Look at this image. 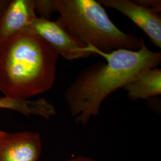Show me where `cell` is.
I'll list each match as a JSON object with an SVG mask.
<instances>
[{
	"label": "cell",
	"mask_w": 161,
	"mask_h": 161,
	"mask_svg": "<svg viewBox=\"0 0 161 161\" xmlns=\"http://www.w3.org/2000/svg\"><path fill=\"white\" fill-rule=\"evenodd\" d=\"M64 161H99L86 156H78Z\"/></svg>",
	"instance_id": "cell-12"
},
{
	"label": "cell",
	"mask_w": 161,
	"mask_h": 161,
	"mask_svg": "<svg viewBox=\"0 0 161 161\" xmlns=\"http://www.w3.org/2000/svg\"><path fill=\"white\" fill-rule=\"evenodd\" d=\"M30 31L39 36L58 56L68 60L88 58L92 55L88 51V47L82 45L57 21L36 17L32 22Z\"/></svg>",
	"instance_id": "cell-4"
},
{
	"label": "cell",
	"mask_w": 161,
	"mask_h": 161,
	"mask_svg": "<svg viewBox=\"0 0 161 161\" xmlns=\"http://www.w3.org/2000/svg\"><path fill=\"white\" fill-rule=\"evenodd\" d=\"M0 109L16 111L26 116L35 115L47 119L56 114L54 105L43 98L29 100L0 97Z\"/></svg>",
	"instance_id": "cell-9"
},
{
	"label": "cell",
	"mask_w": 161,
	"mask_h": 161,
	"mask_svg": "<svg viewBox=\"0 0 161 161\" xmlns=\"http://www.w3.org/2000/svg\"><path fill=\"white\" fill-rule=\"evenodd\" d=\"M0 14H1V13H0Z\"/></svg>",
	"instance_id": "cell-15"
},
{
	"label": "cell",
	"mask_w": 161,
	"mask_h": 161,
	"mask_svg": "<svg viewBox=\"0 0 161 161\" xmlns=\"http://www.w3.org/2000/svg\"><path fill=\"white\" fill-rule=\"evenodd\" d=\"M123 88L132 101L161 95V70L158 68L143 70Z\"/></svg>",
	"instance_id": "cell-8"
},
{
	"label": "cell",
	"mask_w": 161,
	"mask_h": 161,
	"mask_svg": "<svg viewBox=\"0 0 161 161\" xmlns=\"http://www.w3.org/2000/svg\"><path fill=\"white\" fill-rule=\"evenodd\" d=\"M88 48L92 54L100 55L106 62L82 69L64 93L71 115L82 125L99 114L102 104L112 93L123 88L143 70L157 68L161 62V53L149 50L143 39L137 50L119 49L104 53Z\"/></svg>",
	"instance_id": "cell-1"
},
{
	"label": "cell",
	"mask_w": 161,
	"mask_h": 161,
	"mask_svg": "<svg viewBox=\"0 0 161 161\" xmlns=\"http://www.w3.org/2000/svg\"><path fill=\"white\" fill-rule=\"evenodd\" d=\"M35 11L41 18L50 20L52 14L56 12L54 0H34Z\"/></svg>",
	"instance_id": "cell-10"
},
{
	"label": "cell",
	"mask_w": 161,
	"mask_h": 161,
	"mask_svg": "<svg viewBox=\"0 0 161 161\" xmlns=\"http://www.w3.org/2000/svg\"><path fill=\"white\" fill-rule=\"evenodd\" d=\"M58 54L31 31L0 42V92L20 99L46 92L56 78Z\"/></svg>",
	"instance_id": "cell-2"
},
{
	"label": "cell",
	"mask_w": 161,
	"mask_h": 161,
	"mask_svg": "<svg viewBox=\"0 0 161 161\" xmlns=\"http://www.w3.org/2000/svg\"><path fill=\"white\" fill-rule=\"evenodd\" d=\"M4 133V131H2L0 130V138H1V137L3 136Z\"/></svg>",
	"instance_id": "cell-14"
},
{
	"label": "cell",
	"mask_w": 161,
	"mask_h": 161,
	"mask_svg": "<svg viewBox=\"0 0 161 161\" xmlns=\"http://www.w3.org/2000/svg\"><path fill=\"white\" fill-rule=\"evenodd\" d=\"M54 1L59 14L57 22L82 45L104 53L141 48L143 38L119 29L97 1Z\"/></svg>",
	"instance_id": "cell-3"
},
{
	"label": "cell",
	"mask_w": 161,
	"mask_h": 161,
	"mask_svg": "<svg viewBox=\"0 0 161 161\" xmlns=\"http://www.w3.org/2000/svg\"><path fill=\"white\" fill-rule=\"evenodd\" d=\"M41 151L38 132H4L0 138V161H38Z\"/></svg>",
	"instance_id": "cell-5"
},
{
	"label": "cell",
	"mask_w": 161,
	"mask_h": 161,
	"mask_svg": "<svg viewBox=\"0 0 161 161\" xmlns=\"http://www.w3.org/2000/svg\"><path fill=\"white\" fill-rule=\"evenodd\" d=\"M10 1L7 0H0V13L3 12L4 9L6 7V6L8 5Z\"/></svg>",
	"instance_id": "cell-13"
},
{
	"label": "cell",
	"mask_w": 161,
	"mask_h": 161,
	"mask_svg": "<svg viewBox=\"0 0 161 161\" xmlns=\"http://www.w3.org/2000/svg\"><path fill=\"white\" fill-rule=\"evenodd\" d=\"M138 5L147 8L155 14L161 11V2L160 0H136L134 1Z\"/></svg>",
	"instance_id": "cell-11"
},
{
	"label": "cell",
	"mask_w": 161,
	"mask_h": 161,
	"mask_svg": "<svg viewBox=\"0 0 161 161\" xmlns=\"http://www.w3.org/2000/svg\"><path fill=\"white\" fill-rule=\"evenodd\" d=\"M102 6L115 9L123 14L142 29L152 43L161 48V18L158 14L150 12L129 0H98Z\"/></svg>",
	"instance_id": "cell-6"
},
{
	"label": "cell",
	"mask_w": 161,
	"mask_h": 161,
	"mask_svg": "<svg viewBox=\"0 0 161 161\" xmlns=\"http://www.w3.org/2000/svg\"><path fill=\"white\" fill-rule=\"evenodd\" d=\"M34 0H12L0 14V42L30 31L36 17Z\"/></svg>",
	"instance_id": "cell-7"
}]
</instances>
